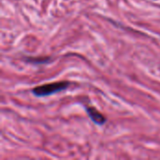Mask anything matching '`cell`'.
<instances>
[{"label":"cell","instance_id":"cell-1","mask_svg":"<svg viewBox=\"0 0 160 160\" xmlns=\"http://www.w3.org/2000/svg\"><path fill=\"white\" fill-rule=\"evenodd\" d=\"M70 85L69 82L62 81V82H55L52 83H46L39 86H37L33 88L32 93L37 97H47L51 96L52 94H55L57 92H61L68 88Z\"/></svg>","mask_w":160,"mask_h":160},{"label":"cell","instance_id":"cell-2","mask_svg":"<svg viewBox=\"0 0 160 160\" xmlns=\"http://www.w3.org/2000/svg\"><path fill=\"white\" fill-rule=\"evenodd\" d=\"M86 112H87L89 117L91 118V120L98 125L101 126V125L105 124V122L107 121L106 117L100 112H98L97 109H95L94 107H87Z\"/></svg>","mask_w":160,"mask_h":160}]
</instances>
